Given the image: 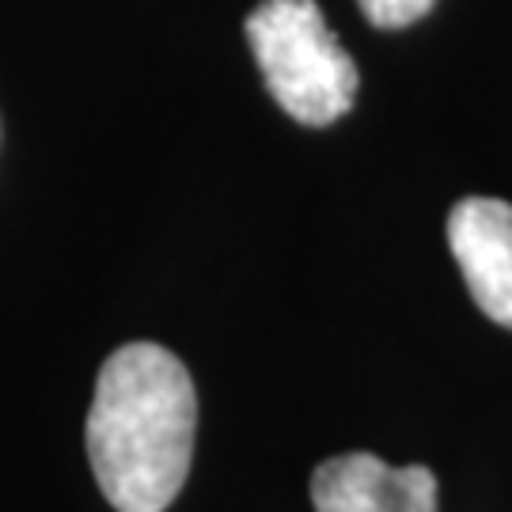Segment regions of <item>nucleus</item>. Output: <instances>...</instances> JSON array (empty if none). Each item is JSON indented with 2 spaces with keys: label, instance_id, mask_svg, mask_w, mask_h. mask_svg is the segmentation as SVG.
<instances>
[{
  "label": "nucleus",
  "instance_id": "nucleus-1",
  "mask_svg": "<svg viewBox=\"0 0 512 512\" xmlns=\"http://www.w3.org/2000/svg\"><path fill=\"white\" fill-rule=\"evenodd\" d=\"M198 433V391L186 365L156 342L114 349L95 380L84 440L99 494L118 512H167Z\"/></svg>",
  "mask_w": 512,
  "mask_h": 512
},
{
  "label": "nucleus",
  "instance_id": "nucleus-2",
  "mask_svg": "<svg viewBox=\"0 0 512 512\" xmlns=\"http://www.w3.org/2000/svg\"><path fill=\"white\" fill-rule=\"evenodd\" d=\"M247 42L277 107L300 126H330L357 99V65L315 0H262Z\"/></svg>",
  "mask_w": 512,
  "mask_h": 512
},
{
  "label": "nucleus",
  "instance_id": "nucleus-3",
  "mask_svg": "<svg viewBox=\"0 0 512 512\" xmlns=\"http://www.w3.org/2000/svg\"><path fill=\"white\" fill-rule=\"evenodd\" d=\"M315 512H437V478L429 467H391L372 452H346L315 467Z\"/></svg>",
  "mask_w": 512,
  "mask_h": 512
},
{
  "label": "nucleus",
  "instance_id": "nucleus-4",
  "mask_svg": "<svg viewBox=\"0 0 512 512\" xmlns=\"http://www.w3.org/2000/svg\"><path fill=\"white\" fill-rule=\"evenodd\" d=\"M448 247L482 315L512 330V205L501 198L456 202Z\"/></svg>",
  "mask_w": 512,
  "mask_h": 512
},
{
  "label": "nucleus",
  "instance_id": "nucleus-5",
  "mask_svg": "<svg viewBox=\"0 0 512 512\" xmlns=\"http://www.w3.org/2000/svg\"><path fill=\"white\" fill-rule=\"evenodd\" d=\"M361 12L372 27H384V31H395V27H410L418 23L437 0H357Z\"/></svg>",
  "mask_w": 512,
  "mask_h": 512
}]
</instances>
